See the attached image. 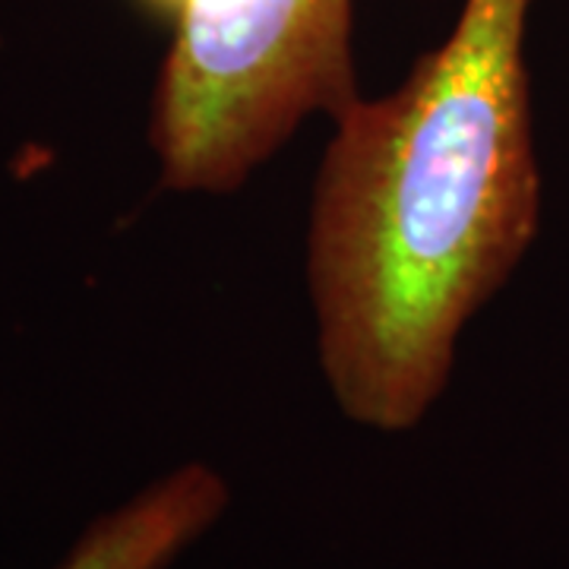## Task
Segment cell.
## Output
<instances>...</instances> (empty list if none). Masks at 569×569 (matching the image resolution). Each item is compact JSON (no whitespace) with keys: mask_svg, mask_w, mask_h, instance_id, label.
I'll list each match as a JSON object with an SVG mask.
<instances>
[{"mask_svg":"<svg viewBox=\"0 0 569 569\" xmlns=\"http://www.w3.org/2000/svg\"><path fill=\"white\" fill-rule=\"evenodd\" d=\"M531 10L462 0L447 39L389 96H361L329 121L305 266L320 370L351 425H421L466 326L538 238Z\"/></svg>","mask_w":569,"mask_h":569,"instance_id":"1","label":"cell"},{"mask_svg":"<svg viewBox=\"0 0 569 569\" xmlns=\"http://www.w3.org/2000/svg\"><path fill=\"white\" fill-rule=\"evenodd\" d=\"M171 26L149 149L171 193L241 190L313 118L361 99L355 0H133Z\"/></svg>","mask_w":569,"mask_h":569,"instance_id":"2","label":"cell"},{"mask_svg":"<svg viewBox=\"0 0 569 569\" xmlns=\"http://www.w3.org/2000/svg\"><path fill=\"white\" fill-rule=\"evenodd\" d=\"M231 485L209 462H183L96 516L54 569H174L222 522Z\"/></svg>","mask_w":569,"mask_h":569,"instance_id":"3","label":"cell"}]
</instances>
